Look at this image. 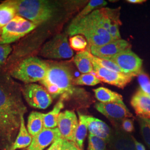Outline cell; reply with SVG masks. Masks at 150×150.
<instances>
[{"mask_svg": "<svg viewBox=\"0 0 150 150\" xmlns=\"http://www.w3.org/2000/svg\"><path fill=\"white\" fill-rule=\"evenodd\" d=\"M11 77L0 72V147L2 150L12 149L20 129L21 117L27 112L22 97V87Z\"/></svg>", "mask_w": 150, "mask_h": 150, "instance_id": "1", "label": "cell"}, {"mask_svg": "<svg viewBox=\"0 0 150 150\" xmlns=\"http://www.w3.org/2000/svg\"><path fill=\"white\" fill-rule=\"evenodd\" d=\"M40 83L52 97L60 96L67 100L75 92L72 70L68 64L63 62H48L47 74Z\"/></svg>", "mask_w": 150, "mask_h": 150, "instance_id": "2", "label": "cell"}, {"mask_svg": "<svg viewBox=\"0 0 150 150\" xmlns=\"http://www.w3.org/2000/svg\"><path fill=\"white\" fill-rule=\"evenodd\" d=\"M17 16L37 26L51 20L57 11L54 2L46 0H10Z\"/></svg>", "mask_w": 150, "mask_h": 150, "instance_id": "3", "label": "cell"}, {"mask_svg": "<svg viewBox=\"0 0 150 150\" xmlns=\"http://www.w3.org/2000/svg\"><path fill=\"white\" fill-rule=\"evenodd\" d=\"M67 34L71 37L77 35H83L90 47H99L115 41L91 13L78 21L71 22L67 28Z\"/></svg>", "mask_w": 150, "mask_h": 150, "instance_id": "4", "label": "cell"}, {"mask_svg": "<svg viewBox=\"0 0 150 150\" xmlns=\"http://www.w3.org/2000/svg\"><path fill=\"white\" fill-rule=\"evenodd\" d=\"M48 68V62L38 57H29L15 67L11 71L12 77L26 84L40 82L45 77Z\"/></svg>", "mask_w": 150, "mask_h": 150, "instance_id": "5", "label": "cell"}, {"mask_svg": "<svg viewBox=\"0 0 150 150\" xmlns=\"http://www.w3.org/2000/svg\"><path fill=\"white\" fill-rule=\"evenodd\" d=\"M37 27L32 22L17 15L4 27L0 28V45L15 42Z\"/></svg>", "mask_w": 150, "mask_h": 150, "instance_id": "6", "label": "cell"}, {"mask_svg": "<svg viewBox=\"0 0 150 150\" xmlns=\"http://www.w3.org/2000/svg\"><path fill=\"white\" fill-rule=\"evenodd\" d=\"M39 54L50 59H67L73 56L74 51L70 47L67 35L59 33L44 44Z\"/></svg>", "mask_w": 150, "mask_h": 150, "instance_id": "7", "label": "cell"}, {"mask_svg": "<svg viewBox=\"0 0 150 150\" xmlns=\"http://www.w3.org/2000/svg\"><path fill=\"white\" fill-rule=\"evenodd\" d=\"M22 96L28 105L34 108L45 110L52 103V97L43 86L36 83L22 87Z\"/></svg>", "mask_w": 150, "mask_h": 150, "instance_id": "8", "label": "cell"}, {"mask_svg": "<svg viewBox=\"0 0 150 150\" xmlns=\"http://www.w3.org/2000/svg\"><path fill=\"white\" fill-rule=\"evenodd\" d=\"M108 59L116 64L123 73L126 75L136 77L142 71V59L131 48L124 50Z\"/></svg>", "mask_w": 150, "mask_h": 150, "instance_id": "9", "label": "cell"}, {"mask_svg": "<svg viewBox=\"0 0 150 150\" xmlns=\"http://www.w3.org/2000/svg\"><path fill=\"white\" fill-rule=\"evenodd\" d=\"M91 54V53H90ZM95 75L103 82L123 88L134 77L131 75L107 70L91 59Z\"/></svg>", "mask_w": 150, "mask_h": 150, "instance_id": "10", "label": "cell"}, {"mask_svg": "<svg viewBox=\"0 0 150 150\" xmlns=\"http://www.w3.org/2000/svg\"><path fill=\"white\" fill-rule=\"evenodd\" d=\"M79 125V120L74 111L66 110L60 113L57 126L61 139L75 142V134Z\"/></svg>", "mask_w": 150, "mask_h": 150, "instance_id": "11", "label": "cell"}, {"mask_svg": "<svg viewBox=\"0 0 150 150\" xmlns=\"http://www.w3.org/2000/svg\"><path fill=\"white\" fill-rule=\"evenodd\" d=\"M95 108L98 112L113 121H123L125 118L133 117L123 101L106 103L98 102L95 104Z\"/></svg>", "mask_w": 150, "mask_h": 150, "instance_id": "12", "label": "cell"}, {"mask_svg": "<svg viewBox=\"0 0 150 150\" xmlns=\"http://www.w3.org/2000/svg\"><path fill=\"white\" fill-rule=\"evenodd\" d=\"M131 44L128 41L120 39L101 46H91L88 48V51L93 56L98 58L110 59L124 50L131 48Z\"/></svg>", "mask_w": 150, "mask_h": 150, "instance_id": "13", "label": "cell"}, {"mask_svg": "<svg viewBox=\"0 0 150 150\" xmlns=\"http://www.w3.org/2000/svg\"><path fill=\"white\" fill-rule=\"evenodd\" d=\"M61 138L58 128L43 129L39 134L32 137V142L28 150H43Z\"/></svg>", "mask_w": 150, "mask_h": 150, "instance_id": "14", "label": "cell"}, {"mask_svg": "<svg viewBox=\"0 0 150 150\" xmlns=\"http://www.w3.org/2000/svg\"><path fill=\"white\" fill-rule=\"evenodd\" d=\"M131 105L139 117L150 119V97L140 88L132 97Z\"/></svg>", "mask_w": 150, "mask_h": 150, "instance_id": "15", "label": "cell"}, {"mask_svg": "<svg viewBox=\"0 0 150 150\" xmlns=\"http://www.w3.org/2000/svg\"><path fill=\"white\" fill-rule=\"evenodd\" d=\"M88 130L90 134L102 139L107 143H109L112 135L106 123L91 116L88 118Z\"/></svg>", "mask_w": 150, "mask_h": 150, "instance_id": "16", "label": "cell"}, {"mask_svg": "<svg viewBox=\"0 0 150 150\" xmlns=\"http://www.w3.org/2000/svg\"><path fill=\"white\" fill-rule=\"evenodd\" d=\"M111 150H136L134 137L122 132H116L109 142Z\"/></svg>", "mask_w": 150, "mask_h": 150, "instance_id": "17", "label": "cell"}, {"mask_svg": "<svg viewBox=\"0 0 150 150\" xmlns=\"http://www.w3.org/2000/svg\"><path fill=\"white\" fill-rule=\"evenodd\" d=\"M64 100L60 98L56 103L52 111L43 113V121L44 129H55L57 126V121L61 110L64 107Z\"/></svg>", "mask_w": 150, "mask_h": 150, "instance_id": "18", "label": "cell"}, {"mask_svg": "<svg viewBox=\"0 0 150 150\" xmlns=\"http://www.w3.org/2000/svg\"><path fill=\"white\" fill-rule=\"evenodd\" d=\"M107 16L110 20V27L109 33L113 40L121 39V35L119 31V26L121 25L120 20V9H111L110 8H104Z\"/></svg>", "mask_w": 150, "mask_h": 150, "instance_id": "19", "label": "cell"}, {"mask_svg": "<svg viewBox=\"0 0 150 150\" xmlns=\"http://www.w3.org/2000/svg\"><path fill=\"white\" fill-rule=\"evenodd\" d=\"M74 61L79 71L82 74L93 72V64L89 51L78 52L74 59Z\"/></svg>", "mask_w": 150, "mask_h": 150, "instance_id": "20", "label": "cell"}, {"mask_svg": "<svg viewBox=\"0 0 150 150\" xmlns=\"http://www.w3.org/2000/svg\"><path fill=\"white\" fill-rule=\"evenodd\" d=\"M32 136L28 133L26 127L24 116H22L20 129L11 150L25 149L29 147L32 142Z\"/></svg>", "mask_w": 150, "mask_h": 150, "instance_id": "21", "label": "cell"}, {"mask_svg": "<svg viewBox=\"0 0 150 150\" xmlns=\"http://www.w3.org/2000/svg\"><path fill=\"white\" fill-rule=\"evenodd\" d=\"M43 113L37 111H32L30 113L27 120V131L33 137L41 132L44 129Z\"/></svg>", "mask_w": 150, "mask_h": 150, "instance_id": "22", "label": "cell"}, {"mask_svg": "<svg viewBox=\"0 0 150 150\" xmlns=\"http://www.w3.org/2000/svg\"><path fill=\"white\" fill-rule=\"evenodd\" d=\"M79 125L75 134V143L81 150H83V141L88 130V115L78 112Z\"/></svg>", "mask_w": 150, "mask_h": 150, "instance_id": "23", "label": "cell"}, {"mask_svg": "<svg viewBox=\"0 0 150 150\" xmlns=\"http://www.w3.org/2000/svg\"><path fill=\"white\" fill-rule=\"evenodd\" d=\"M97 99L101 103L123 101V97L121 95L111 91L108 88L100 87L93 90Z\"/></svg>", "mask_w": 150, "mask_h": 150, "instance_id": "24", "label": "cell"}, {"mask_svg": "<svg viewBox=\"0 0 150 150\" xmlns=\"http://www.w3.org/2000/svg\"><path fill=\"white\" fill-rule=\"evenodd\" d=\"M17 16L16 11L10 0L0 4V28L4 27Z\"/></svg>", "mask_w": 150, "mask_h": 150, "instance_id": "25", "label": "cell"}, {"mask_svg": "<svg viewBox=\"0 0 150 150\" xmlns=\"http://www.w3.org/2000/svg\"><path fill=\"white\" fill-rule=\"evenodd\" d=\"M107 4V2L103 0H91L86 7L75 17L71 22H75L78 21L82 18L90 15L93 11H95L97 8L103 7Z\"/></svg>", "mask_w": 150, "mask_h": 150, "instance_id": "26", "label": "cell"}, {"mask_svg": "<svg viewBox=\"0 0 150 150\" xmlns=\"http://www.w3.org/2000/svg\"><path fill=\"white\" fill-rule=\"evenodd\" d=\"M101 81L95 74H85L81 75L74 81V84L77 85L95 86Z\"/></svg>", "mask_w": 150, "mask_h": 150, "instance_id": "27", "label": "cell"}, {"mask_svg": "<svg viewBox=\"0 0 150 150\" xmlns=\"http://www.w3.org/2000/svg\"><path fill=\"white\" fill-rule=\"evenodd\" d=\"M70 47L74 50L83 52L87 51L86 48L87 46V41L83 36L80 35H77L72 36L69 39Z\"/></svg>", "mask_w": 150, "mask_h": 150, "instance_id": "28", "label": "cell"}, {"mask_svg": "<svg viewBox=\"0 0 150 150\" xmlns=\"http://www.w3.org/2000/svg\"><path fill=\"white\" fill-rule=\"evenodd\" d=\"M90 57L92 60H93L97 64H99L100 66H101V67L106 69L114 71L116 72H118V73H123L122 70L120 69V68L118 67L117 64L110 59L98 58L93 56L91 54H90Z\"/></svg>", "mask_w": 150, "mask_h": 150, "instance_id": "29", "label": "cell"}, {"mask_svg": "<svg viewBox=\"0 0 150 150\" xmlns=\"http://www.w3.org/2000/svg\"><path fill=\"white\" fill-rule=\"evenodd\" d=\"M88 150H106L107 142L96 136L88 134Z\"/></svg>", "mask_w": 150, "mask_h": 150, "instance_id": "30", "label": "cell"}, {"mask_svg": "<svg viewBox=\"0 0 150 150\" xmlns=\"http://www.w3.org/2000/svg\"><path fill=\"white\" fill-rule=\"evenodd\" d=\"M139 121L142 137L150 149V119L139 117Z\"/></svg>", "mask_w": 150, "mask_h": 150, "instance_id": "31", "label": "cell"}, {"mask_svg": "<svg viewBox=\"0 0 150 150\" xmlns=\"http://www.w3.org/2000/svg\"><path fill=\"white\" fill-rule=\"evenodd\" d=\"M140 89L149 95L150 94V79L149 76L142 71L137 76Z\"/></svg>", "mask_w": 150, "mask_h": 150, "instance_id": "32", "label": "cell"}, {"mask_svg": "<svg viewBox=\"0 0 150 150\" xmlns=\"http://www.w3.org/2000/svg\"><path fill=\"white\" fill-rule=\"evenodd\" d=\"M10 45H0V65L3 64L12 51Z\"/></svg>", "mask_w": 150, "mask_h": 150, "instance_id": "33", "label": "cell"}, {"mask_svg": "<svg viewBox=\"0 0 150 150\" xmlns=\"http://www.w3.org/2000/svg\"><path fill=\"white\" fill-rule=\"evenodd\" d=\"M61 150H81L75 142L63 139Z\"/></svg>", "mask_w": 150, "mask_h": 150, "instance_id": "34", "label": "cell"}, {"mask_svg": "<svg viewBox=\"0 0 150 150\" xmlns=\"http://www.w3.org/2000/svg\"><path fill=\"white\" fill-rule=\"evenodd\" d=\"M122 129L127 132H132L134 130V126L133 121L129 118H125L122 122Z\"/></svg>", "mask_w": 150, "mask_h": 150, "instance_id": "35", "label": "cell"}, {"mask_svg": "<svg viewBox=\"0 0 150 150\" xmlns=\"http://www.w3.org/2000/svg\"><path fill=\"white\" fill-rule=\"evenodd\" d=\"M63 139H59L54 142L47 150H61Z\"/></svg>", "mask_w": 150, "mask_h": 150, "instance_id": "36", "label": "cell"}, {"mask_svg": "<svg viewBox=\"0 0 150 150\" xmlns=\"http://www.w3.org/2000/svg\"><path fill=\"white\" fill-rule=\"evenodd\" d=\"M134 145H135L136 150H146L144 145L138 142L134 137Z\"/></svg>", "mask_w": 150, "mask_h": 150, "instance_id": "37", "label": "cell"}, {"mask_svg": "<svg viewBox=\"0 0 150 150\" xmlns=\"http://www.w3.org/2000/svg\"><path fill=\"white\" fill-rule=\"evenodd\" d=\"M130 4H142L146 1L145 0H127L126 1Z\"/></svg>", "mask_w": 150, "mask_h": 150, "instance_id": "38", "label": "cell"}, {"mask_svg": "<svg viewBox=\"0 0 150 150\" xmlns=\"http://www.w3.org/2000/svg\"><path fill=\"white\" fill-rule=\"evenodd\" d=\"M148 96H149L150 97V95H148Z\"/></svg>", "mask_w": 150, "mask_h": 150, "instance_id": "39", "label": "cell"}]
</instances>
